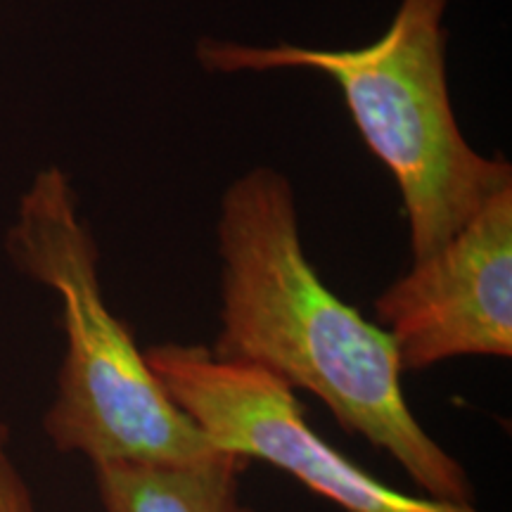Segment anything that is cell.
Returning <instances> with one entry per match:
<instances>
[{"label": "cell", "mask_w": 512, "mask_h": 512, "mask_svg": "<svg viewBox=\"0 0 512 512\" xmlns=\"http://www.w3.org/2000/svg\"><path fill=\"white\" fill-rule=\"evenodd\" d=\"M249 460L219 453L197 463L93 465L102 512H254L242 501Z\"/></svg>", "instance_id": "8992f818"}, {"label": "cell", "mask_w": 512, "mask_h": 512, "mask_svg": "<svg viewBox=\"0 0 512 512\" xmlns=\"http://www.w3.org/2000/svg\"><path fill=\"white\" fill-rule=\"evenodd\" d=\"M403 373L467 356H512V185L375 299Z\"/></svg>", "instance_id": "5b68a950"}, {"label": "cell", "mask_w": 512, "mask_h": 512, "mask_svg": "<svg viewBox=\"0 0 512 512\" xmlns=\"http://www.w3.org/2000/svg\"><path fill=\"white\" fill-rule=\"evenodd\" d=\"M0 512H38L27 482L10 456V430L0 420Z\"/></svg>", "instance_id": "52a82bcc"}, {"label": "cell", "mask_w": 512, "mask_h": 512, "mask_svg": "<svg viewBox=\"0 0 512 512\" xmlns=\"http://www.w3.org/2000/svg\"><path fill=\"white\" fill-rule=\"evenodd\" d=\"M22 273L60 299L64 356L43 430L60 453L100 463H197L219 451L171 401L124 318L107 306L100 252L69 176L38 171L8 230Z\"/></svg>", "instance_id": "3957f363"}, {"label": "cell", "mask_w": 512, "mask_h": 512, "mask_svg": "<svg viewBox=\"0 0 512 512\" xmlns=\"http://www.w3.org/2000/svg\"><path fill=\"white\" fill-rule=\"evenodd\" d=\"M145 358L171 401L219 451L273 465L339 510L482 512L380 482L320 437L297 392L266 370L188 342L152 344Z\"/></svg>", "instance_id": "277c9868"}, {"label": "cell", "mask_w": 512, "mask_h": 512, "mask_svg": "<svg viewBox=\"0 0 512 512\" xmlns=\"http://www.w3.org/2000/svg\"><path fill=\"white\" fill-rule=\"evenodd\" d=\"M216 247L221 330L209 351L316 396L347 434L380 448L422 496L475 505L467 470L408 406L389 332L339 299L306 256L285 174L254 166L223 192Z\"/></svg>", "instance_id": "6da1fadb"}, {"label": "cell", "mask_w": 512, "mask_h": 512, "mask_svg": "<svg viewBox=\"0 0 512 512\" xmlns=\"http://www.w3.org/2000/svg\"><path fill=\"white\" fill-rule=\"evenodd\" d=\"M451 0H401L375 43L351 50L292 43L200 38L197 60L207 72L313 69L342 91L368 150L399 185L411 259L437 252L491 195L512 185L503 157H484L467 143L451 105L444 17Z\"/></svg>", "instance_id": "7a4b0ae2"}]
</instances>
